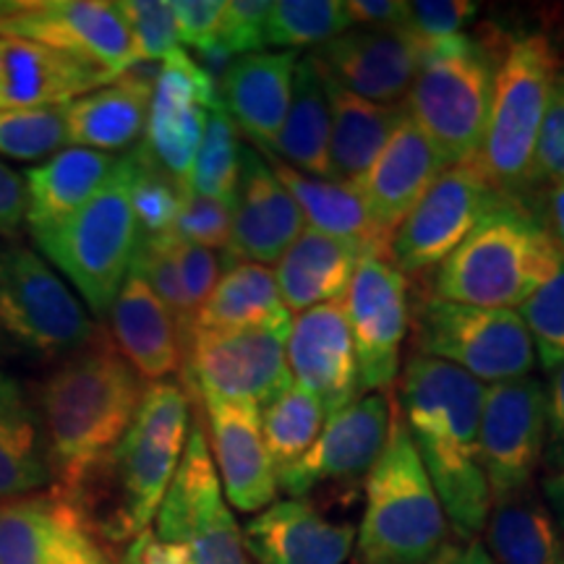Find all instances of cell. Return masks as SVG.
I'll return each instance as SVG.
<instances>
[{"mask_svg":"<svg viewBox=\"0 0 564 564\" xmlns=\"http://www.w3.org/2000/svg\"><path fill=\"white\" fill-rule=\"evenodd\" d=\"M426 42L408 26L348 30L308 53L314 66L343 89L379 105H403Z\"/></svg>","mask_w":564,"mask_h":564,"instance_id":"cell-20","label":"cell"},{"mask_svg":"<svg viewBox=\"0 0 564 564\" xmlns=\"http://www.w3.org/2000/svg\"><path fill=\"white\" fill-rule=\"evenodd\" d=\"M154 535L186 544L194 564H251L241 528L223 494L202 421L188 429L178 470L154 514Z\"/></svg>","mask_w":564,"mask_h":564,"instance_id":"cell-12","label":"cell"},{"mask_svg":"<svg viewBox=\"0 0 564 564\" xmlns=\"http://www.w3.org/2000/svg\"><path fill=\"white\" fill-rule=\"evenodd\" d=\"M352 30L348 11L340 0H278L267 17V47L299 53L301 47L327 45Z\"/></svg>","mask_w":564,"mask_h":564,"instance_id":"cell-40","label":"cell"},{"mask_svg":"<svg viewBox=\"0 0 564 564\" xmlns=\"http://www.w3.org/2000/svg\"><path fill=\"white\" fill-rule=\"evenodd\" d=\"M207 444L223 494L232 510L257 514L278 497V470L262 436V411L253 405L202 398Z\"/></svg>","mask_w":564,"mask_h":564,"instance_id":"cell-23","label":"cell"},{"mask_svg":"<svg viewBox=\"0 0 564 564\" xmlns=\"http://www.w3.org/2000/svg\"><path fill=\"white\" fill-rule=\"evenodd\" d=\"M544 371L564 364V264L518 308Z\"/></svg>","mask_w":564,"mask_h":564,"instance_id":"cell-43","label":"cell"},{"mask_svg":"<svg viewBox=\"0 0 564 564\" xmlns=\"http://www.w3.org/2000/svg\"><path fill=\"white\" fill-rule=\"evenodd\" d=\"M0 564H118V554L51 489L0 505Z\"/></svg>","mask_w":564,"mask_h":564,"instance_id":"cell-19","label":"cell"},{"mask_svg":"<svg viewBox=\"0 0 564 564\" xmlns=\"http://www.w3.org/2000/svg\"><path fill=\"white\" fill-rule=\"evenodd\" d=\"M481 468L491 502L533 486L544 465L546 390L535 377L486 387L481 405Z\"/></svg>","mask_w":564,"mask_h":564,"instance_id":"cell-15","label":"cell"},{"mask_svg":"<svg viewBox=\"0 0 564 564\" xmlns=\"http://www.w3.org/2000/svg\"><path fill=\"white\" fill-rule=\"evenodd\" d=\"M167 246H171V257L175 262V270H178L181 285L183 291H186V299L192 303L196 316L202 303L209 299L212 291H215L217 280H220L223 259L217 257V251L178 241L171 232H167Z\"/></svg>","mask_w":564,"mask_h":564,"instance_id":"cell-49","label":"cell"},{"mask_svg":"<svg viewBox=\"0 0 564 564\" xmlns=\"http://www.w3.org/2000/svg\"><path fill=\"white\" fill-rule=\"evenodd\" d=\"M457 564H494V562H491L489 552H486L484 541L474 539V541H468V544H465V546L460 549V556H457Z\"/></svg>","mask_w":564,"mask_h":564,"instance_id":"cell-56","label":"cell"},{"mask_svg":"<svg viewBox=\"0 0 564 564\" xmlns=\"http://www.w3.org/2000/svg\"><path fill=\"white\" fill-rule=\"evenodd\" d=\"M499 61L494 47L468 32L423 47L405 110L444 167L481 154Z\"/></svg>","mask_w":564,"mask_h":564,"instance_id":"cell-6","label":"cell"},{"mask_svg":"<svg viewBox=\"0 0 564 564\" xmlns=\"http://www.w3.org/2000/svg\"><path fill=\"white\" fill-rule=\"evenodd\" d=\"M552 181L554 186H564V76L554 79L552 95L541 123L539 141H535L533 158V183Z\"/></svg>","mask_w":564,"mask_h":564,"instance_id":"cell-48","label":"cell"},{"mask_svg":"<svg viewBox=\"0 0 564 564\" xmlns=\"http://www.w3.org/2000/svg\"><path fill=\"white\" fill-rule=\"evenodd\" d=\"M549 220H546V228L552 232L556 249L564 257V186H552V192H549Z\"/></svg>","mask_w":564,"mask_h":564,"instance_id":"cell-55","label":"cell"},{"mask_svg":"<svg viewBox=\"0 0 564 564\" xmlns=\"http://www.w3.org/2000/svg\"><path fill=\"white\" fill-rule=\"evenodd\" d=\"M291 324L249 329H194L183 352L186 382L199 398L253 405L264 411L293 384L285 343Z\"/></svg>","mask_w":564,"mask_h":564,"instance_id":"cell-11","label":"cell"},{"mask_svg":"<svg viewBox=\"0 0 564 564\" xmlns=\"http://www.w3.org/2000/svg\"><path fill=\"white\" fill-rule=\"evenodd\" d=\"M26 0H0V34H3V24L9 21L11 17H17V13L24 9Z\"/></svg>","mask_w":564,"mask_h":564,"instance_id":"cell-57","label":"cell"},{"mask_svg":"<svg viewBox=\"0 0 564 564\" xmlns=\"http://www.w3.org/2000/svg\"><path fill=\"white\" fill-rule=\"evenodd\" d=\"M541 491H544V502L554 514L556 528H560V533L564 535V468L556 470V474L544 476Z\"/></svg>","mask_w":564,"mask_h":564,"instance_id":"cell-54","label":"cell"},{"mask_svg":"<svg viewBox=\"0 0 564 564\" xmlns=\"http://www.w3.org/2000/svg\"><path fill=\"white\" fill-rule=\"evenodd\" d=\"M66 147V105L0 112V158L40 165Z\"/></svg>","mask_w":564,"mask_h":564,"instance_id":"cell-42","label":"cell"},{"mask_svg":"<svg viewBox=\"0 0 564 564\" xmlns=\"http://www.w3.org/2000/svg\"><path fill=\"white\" fill-rule=\"evenodd\" d=\"M225 0H175L173 17L178 30L181 47H192L194 55H202L217 47Z\"/></svg>","mask_w":564,"mask_h":564,"instance_id":"cell-50","label":"cell"},{"mask_svg":"<svg viewBox=\"0 0 564 564\" xmlns=\"http://www.w3.org/2000/svg\"><path fill=\"white\" fill-rule=\"evenodd\" d=\"M116 82L105 70L37 42L0 34V112L61 108Z\"/></svg>","mask_w":564,"mask_h":564,"instance_id":"cell-25","label":"cell"},{"mask_svg":"<svg viewBox=\"0 0 564 564\" xmlns=\"http://www.w3.org/2000/svg\"><path fill=\"white\" fill-rule=\"evenodd\" d=\"M51 486L37 405L17 377L0 371V505Z\"/></svg>","mask_w":564,"mask_h":564,"instance_id":"cell-35","label":"cell"},{"mask_svg":"<svg viewBox=\"0 0 564 564\" xmlns=\"http://www.w3.org/2000/svg\"><path fill=\"white\" fill-rule=\"evenodd\" d=\"M154 76L141 74L137 63L116 82L68 102V147H84L105 154L133 150L144 139Z\"/></svg>","mask_w":564,"mask_h":564,"instance_id":"cell-29","label":"cell"},{"mask_svg":"<svg viewBox=\"0 0 564 564\" xmlns=\"http://www.w3.org/2000/svg\"><path fill=\"white\" fill-rule=\"evenodd\" d=\"M272 167L274 178L291 192L299 204L306 228L327 232V236L345 238L358 243L366 253L390 259V236L379 230L373 223L361 188L348 181H322L293 171L291 165L274 158L272 152L257 150Z\"/></svg>","mask_w":564,"mask_h":564,"instance_id":"cell-32","label":"cell"},{"mask_svg":"<svg viewBox=\"0 0 564 564\" xmlns=\"http://www.w3.org/2000/svg\"><path fill=\"white\" fill-rule=\"evenodd\" d=\"M267 17L270 0H225L217 47L230 58L262 53L267 47Z\"/></svg>","mask_w":564,"mask_h":564,"instance_id":"cell-46","label":"cell"},{"mask_svg":"<svg viewBox=\"0 0 564 564\" xmlns=\"http://www.w3.org/2000/svg\"><path fill=\"white\" fill-rule=\"evenodd\" d=\"M324 421H327L324 405L295 382L264 408L262 436L278 476L308 453L316 436L322 434Z\"/></svg>","mask_w":564,"mask_h":564,"instance_id":"cell-38","label":"cell"},{"mask_svg":"<svg viewBox=\"0 0 564 564\" xmlns=\"http://www.w3.org/2000/svg\"><path fill=\"white\" fill-rule=\"evenodd\" d=\"M108 316L112 345L144 382H162L183 369V343L173 314L137 272L126 274Z\"/></svg>","mask_w":564,"mask_h":564,"instance_id":"cell-27","label":"cell"},{"mask_svg":"<svg viewBox=\"0 0 564 564\" xmlns=\"http://www.w3.org/2000/svg\"><path fill=\"white\" fill-rule=\"evenodd\" d=\"M484 394L486 384L436 358L413 352L403 369L400 413L447 523L463 541L478 539L491 510L478 436Z\"/></svg>","mask_w":564,"mask_h":564,"instance_id":"cell-1","label":"cell"},{"mask_svg":"<svg viewBox=\"0 0 564 564\" xmlns=\"http://www.w3.org/2000/svg\"><path fill=\"white\" fill-rule=\"evenodd\" d=\"M484 546L494 564H562L564 539L544 497L531 489L491 502Z\"/></svg>","mask_w":564,"mask_h":564,"instance_id":"cell-36","label":"cell"},{"mask_svg":"<svg viewBox=\"0 0 564 564\" xmlns=\"http://www.w3.org/2000/svg\"><path fill=\"white\" fill-rule=\"evenodd\" d=\"M91 316H108L131 270L139 225L131 209V160L121 154L102 188L58 228L32 236Z\"/></svg>","mask_w":564,"mask_h":564,"instance_id":"cell-7","label":"cell"},{"mask_svg":"<svg viewBox=\"0 0 564 564\" xmlns=\"http://www.w3.org/2000/svg\"><path fill=\"white\" fill-rule=\"evenodd\" d=\"M220 102V84L183 47L158 66L141 147L183 186L192 178L209 110Z\"/></svg>","mask_w":564,"mask_h":564,"instance_id":"cell-16","label":"cell"},{"mask_svg":"<svg viewBox=\"0 0 564 564\" xmlns=\"http://www.w3.org/2000/svg\"><path fill=\"white\" fill-rule=\"evenodd\" d=\"M556 76V53L544 34H523L505 47L478 160L494 186L512 199L533 183L535 141Z\"/></svg>","mask_w":564,"mask_h":564,"instance_id":"cell-8","label":"cell"},{"mask_svg":"<svg viewBox=\"0 0 564 564\" xmlns=\"http://www.w3.org/2000/svg\"><path fill=\"white\" fill-rule=\"evenodd\" d=\"M478 3L470 0H415L408 3L405 26L423 42H436L465 34V26L476 19Z\"/></svg>","mask_w":564,"mask_h":564,"instance_id":"cell-47","label":"cell"},{"mask_svg":"<svg viewBox=\"0 0 564 564\" xmlns=\"http://www.w3.org/2000/svg\"><path fill=\"white\" fill-rule=\"evenodd\" d=\"M562 564H564V560H562Z\"/></svg>","mask_w":564,"mask_h":564,"instance_id":"cell-59","label":"cell"},{"mask_svg":"<svg viewBox=\"0 0 564 564\" xmlns=\"http://www.w3.org/2000/svg\"><path fill=\"white\" fill-rule=\"evenodd\" d=\"M24 228V178L0 160V238L13 243Z\"/></svg>","mask_w":564,"mask_h":564,"instance_id":"cell-52","label":"cell"},{"mask_svg":"<svg viewBox=\"0 0 564 564\" xmlns=\"http://www.w3.org/2000/svg\"><path fill=\"white\" fill-rule=\"evenodd\" d=\"M361 394L390 392L400 377V352L411 327L408 280L390 259L364 253L343 299Z\"/></svg>","mask_w":564,"mask_h":564,"instance_id":"cell-14","label":"cell"},{"mask_svg":"<svg viewBox=\"0 0 564 564\" xmlns=\"http://www.w3.org/2000/svg\"><path fill=\"white\" fill-rule=\"evenodd\" d=\"M390 392H369L324 421L322 434L299 463L278 476V491L308 499L327 486L366 481L390 434Z\"/></svg>","mask_w":564,"mask_h":564,"instance_id":"cell-17","label":"cell"},{"mask_svg":"<svg viewBox=\"0 0 564 564\" xmlns=\"http://www.w3.org/2000/svg\"><path fill=\"white\" fill-rule=\"evenodd\" d=\"M243 147L246 144L241 141V131L232 123L225 105H215L207 116V129H204L202 147L196 152L188 188L194 194L232 207L238 175H241Z\"/></svg>","mask_w":564,"mask_h":564,"instance_id":"cell-39","label":"cell"},{"mask_svg":"<svg viewBox=\"0 0 564 564\" xmlns=\"http://www.w3.org/2000/svg\"><path fill=\"white\" fill-rule=\"evenodd\" d=\"M564 264L546 223L505 196L434 272L432 295L481 308L518 312Z\"/></svg>","mask_w":564,"mask_h":564,"instance_id":"cell-4","label":"cell"},{"mask_svg":"<svg viewBox=\"0 0 564 564\" xmlns=\"http://www.w3.org/2000/svg\"><path fill=\"white\" fill-rule=\"evenodd\" d=\"M118 11L129 26L133 55L137 63H160L173 51H178L181 40L175 30L173 3L165 0H121Z\"/></svg>","mask_w":564,"mask_h":564,"instance_id":"cell-44","label":"cell"},{"mask_svg":"<svg viewBox=\"0 0 564 564\" xmlns=\"http://www.w3.org/2000/svg\"><path fill=\"white\" fill-rule=\"evenodd\" d=\"M291 322L293 314L280 299L270 267L225 259L215 291L194 316V329H249Z\"/></svg>","mask_w":564,"mask_h":564,"instance_id":"cell-37","label":"cell"},{"mask_svg":"<svg viewBox=\"0 0 564 564\" xmlns=\"http://www.w3.org/2000/svg\"><path fill=\"white\" fill-rule=\"evenodd\" d=\"M546 390V476L564 468V364L549 371Z\"/></svg>","mask_w":564,"mask_h":564,"instance_id":"cell-51","label":"cell"},{"mask_svg":"<svg viewBox=\"0 0 564 564\" xmlns=\"http://www.w3.org/2000/svg\"><path fill=\"white\" fill-rule=\"evenodd\" d=\"M299 53H251L230 63L220 82L225 110L253 150H270L291 105Z\"/></svg>","mask_w":564,"mask_h":564,"instance_id":"cell-28","label":"cell"},{"mask_svg":"<svg viewBox=\"0 0 564 564\" xmlns=\"http://www.w3.org/2000/svg\"><path fill=\"white\" fill-rule=\"evenodd\" d=\"M319 70V68H316ZM322 74V70H319ZM329 102V167L333 181L356 183L379 158L408 116L403 105H379L343 89L322 74Z\"/></svg>","mask_w":564,"mask_h":564,"instance_id":"cell-33","label":"cell"},{"mask_svg":"<svg viewBox=\"0 0 564 564\" xmlns=\"http://www.w3.org/2000/svg\"><path fill=\"white\" fill-rule=\"evenodd\" d=\"M442 171V158L411 121V116H405L364 178L356 181V186L361 188L373 223L384 236L392 238V232L426 196Z\"/></svg>","mask_w":564,"mask_h":564,"instance_id":"cell-26","label":"cell"},{"mask_svg":"<svg viewBox=\"0 0 564 564\" xmlns=\"http://www.w3.org/2000/svg\"><path fill=\"white\" fill-rule=\"evenodd\" d=\"M131 160V209L139 236H167L186 199L188 186L175 181L147 154L141 141L129 152Z\"/></svg>","mask_w":564,"mask_h":564,"instance_id":"cell-41","label":"cell"},{"mask_svg":"<svg viewBox=\"0 0 564 564\" xmlns=\"http://www.w3.org/2000/svg\"><path fill=\"white\" fill-rule=\"evenodd\" d=\"M285 356L293 382L319 400L327 419L361 398L358 361L343 303H324L295 314Z\"/></svg>","mask_w":564,"mask_h":564,"instance_id":"cell-22","label":"cell"},{"mask_svg":"<svg viewBox=\"0 0 564 564\" xmlns=\"http://www.w3.org/2000/svg\"><path fill=\"white\" fill-rule=\"evenodd\" d=\"M415 356L453 364L491 387L531 377L535 348L525 322L507 308H481L429 295L411 316Z\"/></svg>","mask_w":564,"mask_h":564,"instance_id":"cell-10","label":"cell"},{"mask_svg":"<svg viewBox=\"0 0 564 564\" xmlns=\"http://www.w3.org/2000/svg\"><path fill=\"white\" fill-rule=\"evenodd\" d=\"M505 199L481 160L444 167L426 196L390 238V262L403 274H421L447 262L449 253Z\"/></svg>","mask_w":564,"mask_h":564,"instance_id":"cell-13","label":"cell"},{"mask_svg":"<svg viewBox=\"0 0 564 564\" xmlns=\"http://www.w3.org/2000/svg\"><path fill=\"white\" fill-rule=\"evenodd\" d=\"M147 382L102 333L47 373L37 392L51 489L68 497L121 442Z\"/></svg>","mask_w":564,"mask_h":564,"instance_id":"cell-3","label":"cell"},{"mask_svg":"<svg viewBox=\"0 0 564 564\" xmlns=\"http://www.w3.org/2000/svg\"><path fill=\"white\" fill-rule=\"evenodd\" d=\"M171 236L178 238V241L202 246V249L225 251L230 243V207L194 194L188 188Z\"/></svg>","mask_w":564,"mask_h":564,"instance_id":"cell-45","label":"cell"},{"mask_svg":"<svg viewBox=\"0 0 564 564\" xmlns=\"http://www.w3.org/2000/svg\"><path fill=\"white\" fill-rule=\"evenodd\" d=\"M241 533L257 564H345L356 546V525L329 520L312 499H274Z\"/></svg>","mask_w":564,"mask_h":564,"instance_id":"cell-24","label":"cell"},{"mask_svg":"<svg viewBox=\"0 0 564 564\" xmlns=\"http://www.w3.org/2000/svg\"><path fill=\"white\" fill-rule=\"evenodd\" d=\"M102 333L74 288L37 249H0V337L37 358H66Z\"/></svg>","mask_w":564,"mask_h":564,"instance_id":"cell-9","label":"cell"},{"mask_svg":"<svg viewBox=\"0 0 564 564\" xmlns=\"http://www.w3.org/2000/svg\"><path fill=\"white\" fill-rule=\"evenodd\" d=\"M116 154L84 147H66L53 158L26 171L24 178V228L30 236L58 228L102 188L116 167Z\"/></svg>","mask_w":564,"mask_h":564,"instance_id":"cell-30","label":"cell"},{"mask_svg":"<svg viewBox=\"0 0 564 564\" xmlns=\"http://www.w3.org/2000/svg\"><path fill=\"white\" fill-rule=\"evenodd\" d=\"M306 228L299 204L253 147H243L225 259L270 267Z\"/></svg>","mask_w":564,"mask_h":564,"instance_id":"cell-21","label":"cell"},{"mask_svg":"<svg viewBox=\"0 0 564 564\" xmlns=\"http://www.w3.org/2000/svg\"><path fill=\"white\" fill-rule=\"evenodd\" d=\"M192 400L173 379L147 384L129 432L68 494L112 552L154 523L186 449Z\"/></svg>","mask_w":564,"mask_h":564,"instance_id":"cell-2","label":"cell"},{"mask_svg":"<svg viewBox=\"0 0 564 564\" xmlns=\"http://www.w3.org/2000/svg\"><path fill=\"white\" fill-rule=\"evenodd\" d=\"M460 549H463L460 544H453V541H449V544L444 546L442 552L436 554L434 560L429 562V564H457V556H460Z\"/></svg>","mask_w":564,"mask_h":564,"instance_id":"cell-58","label":"cell"},{"mask_svg":"<svg viewBox=\"0 0 564 564\" xmlns=\"http://www.w3.org/2000/svg\"><path fill=\"white\" fill-rule=\"evenodd\" d=\"M350 24H361V30H390L405 26L408 3L400 0H350L345 3Z\"/></svg>","mask_w":564,"mask_h":564,"instance_id":"cell-53","label":"cell"},{"mask_svg":"<svg viewBox=\"0 0 564 564\" xmlns=\"http://www.w3.org/2000/svg\"><path fill=\"white\" fill-rule=\"evenodd\" d=\"M449 544V523L432 478L392 400L387 444L364 481V518L356 528L361 564H429Z\"/></svg>","mask_w":564,"mask_h":564,"instance_id":"cell-5","label":"cell"},{"mask_svg":"<svg viewBox=\"0 0 564 564\" xmlns=\"http://www.w3.org/2000/svg\"><path fill=\"white\" fill-rule=\"evenodd\" d=\"M293 171L312 178L333 181L329 167V102L322 74L314 61L303 55L295 63L291 105L270 150Z\"/></svg>","mask_w":564,"mask_h":564,"instance_id":"cell-34","label":"cell"},{"mask_svg":"<svg viewBox=\"0 0 564 564\" xmlns=\"http://www.w3.org/2000/svg\"><path fill=\"white\" fill-rule=\"evenodd\" d=\"M364 253L358 243L303 228L272 270L288 312L303 314L324 303H343Z\"/></svg>","mask_w":564,"mask_h":564,"instance_id":"cell-31","label":"cell"},{"mask_svg":"<svg viewBox=\"0 0 564 564\" xmlns=\"http://www.w3.org/2000/svg\"><path fill=\"white\" fill-rule=\"evenodd\" d=\"M3 34L37 42L118 79L137 66L129 26L105 0H26L3 24Z\"/></svg>","mask_w":564,"mask_h":564,"instance_id":"cell-18","label":"cell"}]
</instances>
